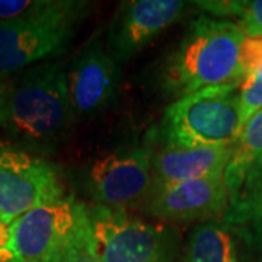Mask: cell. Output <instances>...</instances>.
I'll use <instances>...</instances> for the list:
<instances>
[{"label":"cell","mask_w":262,"mask_h":262,"mask_svg":"<svg viewBox=\"0 0 262 262\" xmlns=\"http://www.w3.org/2000/svg\"><path fill=\"white\" fill-rule=\"evenodd\" d=\"M75 118L61 61L47 60L8 77L0 127L18 143L46 150L67 134Z\"/></svg>","instance_id":"obj_1"},{"label":"cell","mask_w":262,"mask_h":262,"mask_svg":"<svg viewBox=\"0 0 262 262\" xmlns=\"http://www.w3.org/2000/svg\"><path fill=\"white\" fill-rule=\"evenodd\" d=\"M242 29L232 20L201 16L194 20L163 66L162 80L177 99L198 91L242 83Z\"/></svg>","instance_id":"obj_2"},{"label":"cell","mask_w":262,"mask_h":262,"mask_svg":"<svg viewBox=\"0 0 262 262\" xmlns=\"http://www.w3.org/2000/svg\"><path fill=\"white\" fill-rule=\"evenodd\" d=\"M241 84L208 88L173 101L162 118L165 144L200 147L234 143L241 133Z\"/></svg>","instance_id":"obj_3"},{"label":"cell","mask_w":262,"mask_h":262,"mask_svg":"<svg viewBox=\"0 0 262 262\" xmlns=\"http://www.w3.org/2000/svg\"><path fill=\"white\" fill-rule=\"evenodd\" d=\"M175 233L124 210L86 207L83 248L99 262H172Z\"/></svg>","instance_id":"obj_4"},{"label":"cell","mask_w":262,"mask_h":262,"mask_svg":"<svg viewBox=\"0 0 262 262\" xmlns=\"http://www.w3.org/2000/svg\"><path fill=\"white\" fill-rule=\"evenodd\" d=\"M20 262H58L83 246L86 206L73 195L38 206L10 223Z\"/></svg>","instance_id":"obj_5"},{"label":"cell","mask_w":262,"mask_h":262,"mask_svg":"<svg viewBox=\"0 0 262 262\" xmlns=\"http://www.w3.org/2000/svg\"><path fill=\"white\" fill-rule=\"evenodd\" d=\"M64 196L57 169L27 150L0 143V219L12 223L29 210Z\"/></svg>","instance_id":"obj_6"},{"label":"cell","mask_w":262,"mask_h":262,"mask_svg":"<svg viewBox=\"0 0 262 262\" xmlns=\"http://www.w3.org/2000/svg\"><path fill=\"white\" fill-rule=\"evenodd\" d=\"M153 153L147 146H134L95 160L88 182L98 206L114 210L146 201L151 188Z\"/></svg>","instance_id":"obj_7"},{"label":"cell","mask_w":262,"mask_h":262,"mask_svg":"<svg viewBox=\"0 0 262 262\" xmlns=\"http://www.w3.org/2000/svg\"><path fill=\"white\" fill-rule=\"evenodd\" d=\"M75 37V22L42 19L0 25V79L64 53Z\"/></svg>","instance_id":"obj_8"},{"label":"cell","mask_w":262,"mask_h":262,"mask_svg":"<svg viewBox=\"0 0 262 262\" xmlns=\"http://www.w3.org/2000/svg\"><path fill=\"white\" fill-rule=\"evenodd\" d=\"M182 0H134L121 3L108 31L106 48L115 61L125 63L187 10Z\"/></svg>","instance_id":"obj_9"},{"label":"cell","mask_w":262,"mask_h":262,"mask_svg":"<svg viewBox=\"0 0 262 262\" xmlns=\"http://www.w3.org/2000/svg\"><path fill=\"white\" fill-rule=\"evenodd\" d=\"M229 200L223 178L194 179L151 189L146 198V210L165 222H200L225 215Z\"/></svg>","instance_id":"obj_10"},{"label":"cell","mask_w":262,"mask_h":262,"mask_svg":"<svg viewBox=\"0 0 262 262\" xmlns=\"http://www.w3.org/2000/svg\"><path fill=\"white\" fill-rule=\"evenodd\" d=\"M67 80L76 117H94L106 110L115 98L118 63L101 42L89 44L67 70Z\"/></svg>","instance_id":"obj_11"},{"label":"cell","mask_w":262,"mask_h":262,"mask_svg":"<svg viewBox=\"0 0 262 262\" xmlns=\"http://www.w3.org/2000/svg\"><path fill=\"white\" fill-rule=\"evenodd\" d=\"M233 144L200 147L165 144L153 155L150 191L194 179L223 178L233 153Z\"/></svg>","instance_id":"obj_12"},{"label":"cell","mask_w":262,"mask_h":262,"mask_svg":"<svg viewBox=\"0 0 262 262\" xmlns=\"http://www.w3.org/2000/svg\"><path fill=\"white\" fill-rule=\"evenodd\" d=\"M225 225L262 239V155L251 165L237 192L230 196Z\"/></svg>","instance_id":"obj_13"},{"label":"cell","mask_w":262,"mask_h":262,"mask_svg":"<svg viewBox=\"0 0 262 262\" xmlns=\"http://www.w3.org/2000/svg\"><path fill=\"white\" fill-rule=\"evenodd\" d=\"M179 262H237V249L232 230L219 222L196 226L188 237Z\"/></svg>","instance_id":"obj_14"},{"label":"cell","mask_w":262,"mask_h":262,"mask_svg":"<svg viewBox=\"0 0 262 262\" xmlns=\"http://www.w3.org/2000/svg\"><path fill=\"white\" fill-rule=\"evenodd\" d=\"M88 8V2L72 0H0V25L42 19L76 24Z\"/></svg>","instance_id":"obj_15"},{"label":"cell","mask_w":262,"mask_h":262,"mask_svg":"<svg viewBox=\"0 0 262 262\" xmlns=\"http://www.w3.org/2000/svg\"><path fill=\"white\" fill-rule=\"evenodd\" d=\"M262 155V110L242 127L234 140L233 153L226 166L225 181L229 198L237 192L251 165Z\"/></svg>","instance_id":"obj_16"},{"label":"cell","mask_w":262,"mask_h":262,"mask_svg":"<svg viewBox=\"0 0 262 262\" xmlns=\"http://www.w3.org/2000/svg\"><path fill=\"white\" fill-rule=\"evenodd\" d=\"M241 105V130L246 122L262 110V70L252 76H246L239 88Z\"/></svg>","instance_id":"obj_17"},{"label":"cell","mask_w":262,"mask_h":262,"mask_svg":"<svg viewBox=\"0 0 262 262\" xmlns=\"http://www.w3.org/2000/svg\"><path fill=\"white\" fill-rule=\"evenodd\" d=\"M241 72L244 79L246 76H252L262 70V38L245 37L241 47Z\"/></svg>","instance_id":"obj_18"},{"label":"cell","mask_w":262,"mask_h":262,"mask_svg":"<svg viewBox=\"0 0 262 262\" xmlns=\"http://www.w3.org/2000/svg\"><path fill=\"white\" fill-rule=\"evenodd\" d=\"M237 27L242 29L245 37L262 38V0L245 2V8Z\"/></svg>","instance_id":"obj_19"},{"label":"cell","mask_w":262,"mask_h":262,"mask_svg":"<svg viewBox=\"0 0 262 262\" xmlns=\"http://www.w3.org/2000/svg\"><path fill=\"white\" fill-rule=\"evenodd\" d=\"M0 262H20L16 253L10 223L0 219Z\"/></svg>","instance_id":"obj_20"},{"label":"cell","mask_w":262,"mask_h":262,"mask_svg":"<svg viewBox=\"0 0 262 262\" xmlns=\"http://www.w3.org/2000/svg\"><path fill=\"white\" fill-rule=\"evenodd\" d=\"M58 262H99L94 255L88 252L83 246H77L73 248L72 251L66 253L64 256L60 259Z\"/></svg>","instance_id":"obj_21"},{"label":"cell","mask_w":262,"mask_h":262,"mask_svg":"<svg viewBox=\"0 0 262 262\" xmlns=\"http://www.w3.org/2000/svg\"><path fill=\"white\" fill-rule=\"evenodd\" d=\"M6 89H8V79H0V113H2V106H3V101H5Z\"/></svg>","instance_id":"obj_22"}]
</instances>
